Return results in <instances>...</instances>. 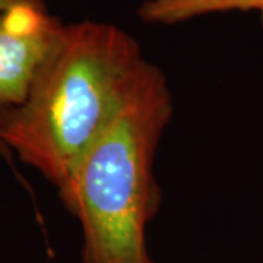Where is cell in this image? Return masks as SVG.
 Segmentation results:
<instances>
[{
	"instance_id": "obj_1",
	"label": "cell",
	"mask_w": 263,
	"mask_h": 263,
	"mask_svg": "<svg viewBox=\"0 0 263 263\" xmlns=\"http://www.w3.org/2000/svg\"><path fill=\"white\" fill-rule=\"evenodd\" d=\"M146 63L139 43L114 24H66L27 100L0 120V142L59 190Z\"/></svg>"
},
{
	"instance_id": "obj_2",
	"label": "cell",
	"mask_w": 263,
	"mask_h": 263,
	"mask_svg": "<svg viewBox=\"0 0 263 263\" xmlns=\"http://www.w3.org/2000/svg\"><path fill=\"white\" fill-rule=\"evenodd\" d=\"M173 114L167 78L148 60L120 110L57 190L82 228V263H154L146 227L161 195L154 160Z\"/></svg>"
},
{
	"instance_id": "obj_3",
	"label": "cell",
	"mask_w": 263,
	"mask_h": 263,
	"mask_svg": "<svg viewBox=\"0 0 263 263\" xmlns=\"http://www.w3.org/2000/svg\"><path fill=\"white\" fill-rule=\"evenodd\" d=\"M65 25L47 8L0 12V120L27 100Z\"/></svg>"
},
{
	"instance_id": "obj_4",
	"label": "cell",
	"mask_w": 263,
	"mask_h": 263,
	"mask_svg": "<svg viewBox=\"0 0 263 263\" xmlns=\"http://www.w3.org/2000/svg\"><path fill=\"white\" fill-rule=\"evenodd\" d=\"M263 10V0H145L138 18L149 25H177L212 13Z\"/></svg>"
},
{
	"instance_id": "obj_5",
	"label": "cell",
	"mask_w": 263,
	"mask_h": 263,
	"mask_svg": "<svg viewBox=\"0 0 263 263\" xmlns=\"http://www.w3.org/2000/svg\"><path fill=\"white\" fill-rule=\"evenodd\" d=\"M16 6H35V8H47L46 0H0V12L12 9Z\"/></svg>"
},
{
	"instance_id": "obj_6",
	"label": "cell",
	"mask_w": 263,
	"mask_h": 263,
	"mask_svg": "<svg viewBox=\"0 0 263 263\" xmlns=\"http://www.w3.org/2000/svg\"><path fill=\"white\" fill-rule=\"evenodd\" d=\"M0 157H3V158H6V160H10V158H12L10 152L5 148V145H3L2 142H0Z\"/></svg>"
},
{
	"instance_id": "obj_7",
	"label": "cell",
	"mask_w": 263,
	"mask_h": 263,
	"mask_svg": "<svg viewBox=\"0 0 263 263\" xmlns=\"http://www.w3.org/2000/svg\"><path fill=\"white\" fill-rule=\"evenodd\" d=\"M260 19H262V27H263V10L260 12Z\"/></svg>"
}]
</instances>
